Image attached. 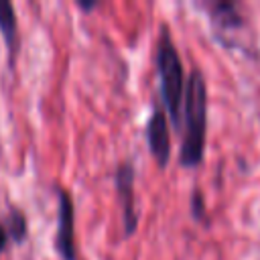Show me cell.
<instances>
[{"label": "cell", "instance_id": "cell-1", "mask_svg": "<svg viewBox=\"0 0 260 260\" xmlns=\"http://www.w3.org/2000/svg\"><path fill=\"white\" fill-rule=\"evenodd\" d=\"M185 134L181 144L179 162L193 169L203 162L205 136H207V85L199 69H191L185 83Z\"/></svg>", "mask_w": 260, "mask_h": 260}, {"label": "cell", "instance_id": "cell-2", "mask_svg": "<svg viewBox=\"0 0 260 260\" xmlns=\"http://www.w3.org/2000/svg\"><path fill=\"white\" fill-rule=\"evenodd\" d=\"M154 63H156V73L160 81V98L165 104V114L167 120H171L173 128H181V104H183V93H185V71L183 63L179 57V51L175 47L173 35L169 26H160L158 39H156V49H154Z\"/></svg>", "mask_w": 260, "mask_h": 260}, {"label": "cell", "instance_id": "cell-3", "mask_svg": "<svg viewBox=\"0 0 260 260\" xmlns=\"http://www.w3.org/2000/svg\"><path fill=\"white\" fill-rule=\"evenodd\" d=\"M57 234L55 250L63 260H77L75 248V205L65 189L57 191Z\"/></svg>", "mask_w": 260, "mask_h": 260}, {"label": "cell", "instance_id": "cell-4", "mask_svg": "<svg viewBox=\"0 0 260 260\" xmlns=\"http://www.w3.org/2000/svg\"><path fill=\"white\" fill-rule=\"evenodd\" d=\"M146 140L150 154L158 169H165L171 158V132H169V120L160 106L152 108V114L146 124Z\"/></svg>", "mask_w": 260, "mask_h": 260}, {"label": "cell", "instance_id": "cell-5", "mask_svg": "<svg viewBox=\"0 0 260 260\" xmlns=\"http://www.w3.org/2000/svg\"><path fill=\"white\" fill-rule=\"evenodd\" d=\"M134 167L130 162H120L116 169V191L122 203V228L124 236H132L138 225V211L134 207Z\"/></svg>", "mask_w": 260, "mask_h": 260}, {"label": "cell", "instance_id": "cell-6", "mask_svg": "<svg viewBox=\"0 0 260 260\" xmlns=\"http://www.w3.org/2000/svg\"><path fill=\"white\" fill-rule=\"evenodd\" d=\"M0 32L4 37V43L10 53H14V41H16V12L12 2L0 0Z\"/></svg>", "mask_w": 260, "mask_h": 260}, {"label": "cell", "instance_id": "cell-7", "mask_svg": "<svg viewBox=\"0 0 260 260\" xmlns=\"http://www.w3.org/2000/svg\"><path fill=\"white\" fill-rule=\"evenodd\" d=\"M213 18L219 20L221 26H238L242 24V18L236 10V4L232 2H217L213 4Z\"/></svg>", "mask_w": 260, "mask_h": 260}, {"label": "cell", "instance_id": "cell-8", "mask_svg": "<svg viewBox=\"0 0 260 260\" xmlns=\"http://www.w3.org/2000/svg\"><path fill=\"white\" fill-rule=\"evenodd\" d=\"M8 236L14 242H22L26 238V217L18 209H12L10 211V217H8Z\"/></svg>", "mask_w": 260, "mask_h": 260}, {"label": "cell", "instance_id": "cell-9", "mask_svg": "<svg viewBox=\"0 0 260 260\" xmlns=\"http://www.w3.org/2000/svg\"><path fill=\"white\" fill-rule=\"evenodd\" d=\"M191 211H193L195 219H203L205 217V201H203V195L197 189L191 195Z\"/></svg>", "mask_w": 260, "mask_h": 260}, {"label": "cell", "instance_id": "cell-10", "mask_svg": "<svg viewBox=\"0 0 260 260\" xmlns=\"http://www.w3.org/2000/svg\"><path fill=\"white\" fill-rule=\"evenodd\" d=\"M6 242H8V234H6V230L0 225V252L6 248Z\"/></svg>", "mask_w": 260, "mask_h": 260}, {"label": "cell", "instance_id": "cell-11", "mask_svg": "<svg viewBox=\"0 0 260 260\" xmlns=\"http://www.w3.org/2000/svg\"><path fill=\"white\" fill-rule=\"evenodd\" d=\"M77 6H79L81 10H85V12H87V10H93V8L98 6V2H77Z\"/></svg>", "mask_w": 260, "mask_h": 260}]
</instances>
